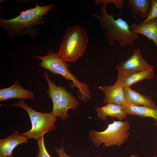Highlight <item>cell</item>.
<instances>
[{"label": "cell", "mask_w": 157, "mask_h": 157, "mask_svg": "<svg viewBox=\"0 0 157 157\" xmlns=\"http://www.w3.org/2000/svg\"><path fill=\"white\" fill-rule=\"evenodd\" d=\"M55 6L53 4L42 6L38 3L34 8L22 10L16 17L9 19L0 18V27L6 31L8 38L11 39L27 35L33 39L39 35V29L34 28L36 25L43 24L44 16Z\"/></svg>", "instance_id": "6da1fadb"}, {"label": "cell", "mask_w": 157, "mask_h": 157, "mask_svg": "<svg viewBox=\"0 0 157 157\" xmlns=\"http://www.w3.org/2000/svg\"><path fill=\"white\" fill-rule=\"evenodd\" d=\"M106 6L101 4L100 16L94 13L92 15L98 20L105 41L110 46L114 45L115 42H117L122 47L133 44L138 39V34L132 32L130 26L121 18L115 19L112 11L110 14H108Z\"/></svg>", "instance_id": "7a4b0ae2"}, {"label": "cell", "mask_w": 157, "mask_h": 157, "mask_svg": "<svg viewBox=\"0 0 157 157\" xmlns=\"http://www.w3.org/2000/svg\"><path fill=\"white\" fill-rule=\"evenodd\" d=\"M33 56L41 60L39 64L41 67L53 74L61 75L66 80L70 81L72 87L77 88V95L82 101H87L90 99L91 96L87 84L81 82L71 73L67 62L58 53L50 50L46 56Z\"/></svg>", "instance_id": "3957f363"}, {"label": "cell", "mask_w": 157, "mask_h": 157, "mask_svg": "<svg viewBox=\"0 0 157 157\" xmlns=\"http://www.w3.org/2000/svg\"><path fill=\"white\" fill-rule=\"evenodd\" d=\"M86 30L78 24L68 28L63 38L58 54L67 62H75L85 53L88 42Z\"/></svg>", "instance_id": "277c9868"}, {"label": "cell", "mask_w": 157, "mask_h": 157, "mask_svg": "<svg viewBox=\"0 0 157 157\" xmlns=\"http://www.w3.org/2000/svg\"><path fill=\"white\" fill-rule=\"evenodd\" d=\"M130 126L128 121L113 120L103 131L90 130L88 137L92 143L97 148L102 144H103L104 147L115 145L120 147L128 140L130 135L129 131Z\"/></svg>", "instance_id": "5b68a950"}, {"label": "cell", "mask_w": 157, "mask_h": 157, "mask_svg": "<svg viewBox=\"0 0 157 157\" xmlns=\"http://www.w3.org/2000/svg\"><path fill=\"white\" fill-rule=\"evenodd\" d=\"M43 76L48 85V95L53 103L51 113L63 120L68 119L67 110L76 109L79 106L78 101L71 92L60 85L57 86L54 84L50 79L47 71L44 72Z\"/></svg>", "instance_id": "8992f818"}, {"label": "cell", "mask_w": 157, "mask_h": 157, "mask_svg": "<svg viewBox=\"0 0 157 157\" xmlns=\"http://www.w3.org/2000/svg\"><path fill=\"white\" fill-rule=\"evenodd\" d=\"M9 106L20 107L28 114L31 122V129L22 133L28 139L33 138L38 140L43 137L46 133L55 129L54 124L58 118L51 113L38 112L29 106L22 99H19L17 103Z\"/></svg>", "instance_id": "52a82bcc"}, {"label": "cell", "mask_w": 157, "mask_h": 157, "mask_svg": "<svg viewBox=\"0 0 157 157\" xmlns=\"http://www.w3.org/2000/svg\"><path fill=\"white\" fill-rule=\"evenodd\" d=\"M116 68L117 72L129 74L143 70H153L154 67L143 58L139 48L134 49L129 58L117 65Z\"/></svg>", "instance_id": "ba28073f"}, {"label": "cell", "mask_w": 157, "mask_h": 157, "mask_svg": "<svg viewBox=\"0 0 157 157\" xmlns=\"http://www.w3.org/2000/svg\"><path fill=\"white\" fill-rule=\"evenodd\" d=\"M28 139L18 131L14 130V132L7 138L0 140V157L12 156L14 149L19 145L27 143Z\"/></svg>", "instance_id": "9c48e42d"}, {"label": "cell", "mask_w": 157, "mask_h": 157, "mask_svg": "<svg viewBox=\"0 0 157 157\" xmlns=\"http://www.w3.org/2000/svg\"><path fill=\"white\" fill-rule=\"evenodd\" d=\"M105 94L104 102L111 103L122 106L130 104L124 92V88L117 86L115 84L111 86L104 85L99 87Z\"/></svg>", "instance_id": "30bf717a"}, {"label": "cell", "mask_w": 157, "mask_h": 157, "mask_svg": "<svg viewBox=\"0 0 157 157\" xmlns=\"http://www.w3.org/2000/svg\"><path fill=\"white\" fill-rule=\"evenodd\" d=\"M154 76L153 70H145L127 74L117 72V79L115 85L125 88L143 80L151 79Z\"/></svg>", "instance_id": "8fae6325"}, {"label": "cell", "mask_w": 157, "mask_h": 157, "mask_svg": "<svg viewBox=\"0 0 157 157\" xmlns=\"http://www.w3.org/2000/svg\"><path fill=\"white\" fill-rule=\"evenodd\" d=\"M34 98V93L24 89L17 80L10 87L0 90V101H1L12 98L24 99Z\"/></svg>", "instance_id": "7c38bea8"}, {"label": "cell", "mask_w": 157, "mask_h": 157, "mask_svg": "<svg viewBox=\"0 0 157 157\" xmlns=\"http://www.w3.org/2000/svg\"><path fill=\"white\" fill-rule=\"evenodd\" d=\"M131 31L142 34L152 40L157 47V18L146 23L138 24L136 23L130 26Z\"/></svg>", "instance_id": "4fadbf2b"}, {"label": "cell", "mask_w": 157, "mask_h": 157, "mask_svg": "<svg viewBox=\"0 0 157 157\" xmlns=\"http://www.w3.org/2000/svg\"><path fill=\"white\" fill-rule=\"evenodd\" d=\"M99 119L105 121L108 116L115 117L121 121L127 116V114L121 106L108 103L102 107H97L95 109Z\"/></svg>", "instance_id": "5bb4252c"}, {"label": "cell", "mask_w": 157, "mask_h": 157, "mask_svg": "<svg viewBox=\"0 0 157 157\" xmlns=\"http://www.w3.org/2000/svg\"><path fill=\"white\" fill-rule=\"evenodd\" d=\"M127 8L130 9L132 17L135 19L137 16L145 19L147 17L150 9L151 0H127Z\"/></svg>", "instance_id": "9a60e30c"}, {"label": "cell", "mask_w": 157, "mask_h": 157, "mask_svg": "<svg viewBox=\"0 0 157 157\" xmlns=\"http://www.w3.org/2000/svg\"><path fill=\"white\" fill-rule=\"evenodd\" d=\"M126 97L130 104L145 106L157 109V106L149 96L142 95L132 89L130 87L124 88Z\"/></svg>", "instance_id": "2e32d148"}, {"label": "cell", "mask_w": 157, "mask_h": 157, "mask_svg": "<svg viewBox=\"0 0 157 157\" xmlns=\"http://www.w3.org/2000/svg\"><path fill=\"white\" fill-rule=\"evenodd\" d=\"M121 106L127 114L142 117L152 118L155 120L154 124L157 126V109L145 106H138L131 104Z\"/></svg>", "instance_id": "e0dca14e"}, {"label": "cell", "mask_w": 157, "mask_h": 157, "mask_svg": "<svg viewBox=\"0 0 157 157\" xmlns=\"http://www.w3.org/2000/svg\"><path fill=\"white\" fill-rule=\"evenodd\" d=\"M124 0H96L95 3L96 5L104 4L106 6L108 4H114L116 8L118 9H122L125 6Z\"/></svg>", "instance_id": "ac0fdd59"}, {"label": "cell", "mask_w": 157, "mask_h": 157, "mask_svg": "<svg viewBox=\"0 0 157 157\" xmlns=\"http://www.w3.org/2000/svg\"><path fill=\"white\" fill-rule=\"evenodd\" d=\"M156 18H157V0H151L148 15L147 18L142 23H146Z\"/></svg>", "instance_id": "d6986e66"}, {"label": "cell", "mask_w": 157, "mask_h": 157, "mask_svg": "<svg viewBox=\"0 0 157 157\" xmlns=\"http://www.w3.org/2000/svg\"><path fill=\"white\" fill-rule=\"evenodd\" d=\"M37 141L39 150L38 154L35 157H51L46 149L44 138Z\"/></svg>", "instance_id": "ffe728a7"}, {"label": "cell", "mask_w": 157, "mask_h": 157, "mask_svg": "<svg viewBox=\"0 0 157 157\" xmlns=\"http://www.w3.org/2000/svg\"><path fill=\"white\" fill-rule=\"evenodd\" d=\"M54 150L56 153L58 154L60 157H71L65 153L64 149L63 144H62L59 149L57 147H55ZM95 157H101L99 156Z\"/></svg>", "instance_id": "44dd1931"}, {"label": "cell", "mask_w": 157, "mask_h": 157, "mask_svg": "<svg viewBox=\"0 0 157 157\" xmlns=\"http://www.w3.org/2000/svg\"><path fill=\"white\" fill-rule=\"evenodd\" d=\"M130 157H140L138 155L133 154L131 155L130 156Z\"/></svg>", "instance_id": "7402d4cb"}, {"label": "cell", "mask_w": 157, "mask_h": 157, "mask_svg": "<svg viewBox=\"0 0 157 157\" xmlns=\"http://www.w3.org/2000/svg\"><path fill=\"white\" fill-rule=\"evenodd\" d=\"M153 157H157V156H154Z\"/></svg>", "instance_id": "603a6c76"}, {"label": "cell", "mask_w": 157, "mask_h": 157, "mask_svg": "<svg viewBox=\"0 0 157 157\" xmlns=\"http://www.w3.org/2000/svg\"></svg>", "instance_id": "cb8c5ba5"}, {"label": "cell", "mask_w": 157, "mask_h": 157, "mask_svg": "<svg viewBox=\"0 0 157 157\" xmlns=\"http://www.w3.org/2000/svg\"><path fill=\"white\" fill-rule=\"evenodd\" d=\"M11 157H13V156Z\"/></svg>", "instance_id": "d4e9b609"}]
</instances>
